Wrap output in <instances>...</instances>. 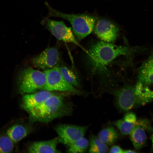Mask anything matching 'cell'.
Wrapping results in <instances>:
<instances>
[{
  "label": "cell",
  "instance_id": "6da1fadb",
  "mask_svg": "<svg viewBox=\"0 0 153 153\" xmlns=\"http://www.w3.org/2000/svg\"><path fill=\"white\" fill-rule=\"evenodd\" d=\"M72 111L71 103L63 96L54 94L28 112L32 121L47 123L70 114Z\"/></svg>",
  "mask_w": 153,
  "mask_h": 153
},
{
  "label": "cell",
  "instance_id": "7a4b0ae2",
  "mask_svg": "<svg viewBox=\"0 0 153 153\" xmlns=\"http://www.w3.org/2000/svg\"><path fill=\"white\" fill-rule=\"evenodd\" d=\"M138 49L102 41L93 45L87 54L92 66L96 69L101 70H103L107 65L118 57L128 56L136 52Z\"/></svg>",
  "mask_w": 153,
  "mask_h": 153
},
{
  "label": "cell",
  "instance_id": "3957f363",
  "mask_svg": "<svg viewBox=\"0 0 153 153\" xmlns=\"http://www.w3.org/2000/svg\"><path fill=\"white\" fill-rule=\"evenodd\" d=\"M135 88L137 105L153 100V53L139 67Z\"/></svg>",
  "mask_w": 153,
  "mask_h": 153
},
{
  "label": "cell",
  "instance_id": "277c9868",
  "mask_svg": "<svg viewBox=\"0 0 153 153\" xmlns=\"http://www.w3.org/2000/svg\"><path fill=\"white\" fill-rule=\"evenodd\" d=\"M45 3L49 11L46 17H57L67 20L71 25L73 31L79 40L84 39L92 32L96 21L94 17L85 14L65 13L54 8L47 2Z\"/></svg>",
  "mask_w": 153,
  "mask_h": 153
},
{
  "label": "cell",
  "instance_id": "5b68a950",
  "mask_svg": "<svg viewBox=\"0 0 153 153\" xmlns=\"http://www.w3.org/2000/svg\"><path fill=\"white\" fill-rule=\"evenodd\" d=\"M46 82L44 72L31 68H27L19 74L17 86L19 92L21 94L33 93L37 90L43 89Z\"/></svg>",
  "mask_w": 153,
  "mask_h": 153
},
{
  "label": "cell",
  "instance_id": "8992f818",
  "mask_svg": "<svg viewBox=\"0 0 153 153\" xmlns=\"http://www.w3.org/2000/svg\"><path fill=\"white\" fill-rule=\"evenodd\" d=\"M44 73L46 76V82L43 90L49 91H57L75 94L79 93L73 85L64 79L58 67L56 66L46 70Z\"/></svg>",
  "mask_w": 153,
  "mask_h": 153
},
{
  "label": "cell",
  "instance_id": "52a82bcc",
  "mask_svg": "<svg viewBox=\"0 0 153 153\" xmlns=\"http://www.w3.org/2000/svg\"><path fill=\"white\" fill-rule=\"evenodd\" d=\"M42 23L57 39L73 43L80 47L87 54L88 53V51L76 41L71 27H67L62 21H55L46 17L42 21Z\"/></svg>",
  "mask_w": 153,
  "mask_h": 153
},
{
  "label": "cell",
  "instance_id": "ba28073f",
  "mask_svg": "<svg viewBox=\"0 0 153 153\" xmlns=\"http://www.w3.org/2000/svg\"><path fill=\"white\" fill-rule=\"evenodd\" d=\"M115 104L118 109L127 112L137 105L135 85L127 84L113 92Z\"/></svg>",
  "mask_w": 153,
  "mask_h": 153
},
{
  "label": "cell",
  "instance_id": "9c48e42d",
  "mask_svg": "<svg viewBox=\"0 0 153 153\" xmlns=\"http://www.w3.org/2000/svg\"><path fill=\"white\" fill-rule=\"evenodd\" d=\"M88 128L87 126L70 124H60L56 128L58 142L67 146L84 137Z\"/></svg>",
  "mask_w": 153,
  "mask_h": 153
},
{
  "label": "cell",
  "instance_id": "30bf717a",
  "mask_svg": "<svg viewBox=\"0 0 153 153\" xmlns=\"http://www.w3.org/2000/svg\"><path fill=\"white\" fill-rule=\"evenodd\" d=\"M60 60V54L55 47H48L33 58L32 64L43 69H48L56 66Z\"/></svg>",
  "mask_w": 153,
  "mask_h": 153
},
{
  "label": "cell",
  "instance_id": "8fae6325",
  "mask_svg": "<svg viewBox=\"0 0 153 153\" xmlns=\"http://www.w3.org/2000/svg\"><path fill=\"white\" fill-rule=\"evenodd\" d=\"M149 121L146 119L137 120L136 125L129 134V137L135 148L137 150L142 148L147 140L146 131H152Z\"/></svg>",
  "mask_w": 153,
  "mask_h": 153
},
{
  "label": "cell",
  "instance_id": "7c38bea8",
  "mask_svg": "<svg viewBox=\"0 0 153 153\" xmlns=\"http://www.w3.org/2000/svg\"><path fill=\"white\" fill-rule=\"evenodd\" d=\"M94 31L102 41L109 42H114L118 35V27L110 21L105 19L97 21L95 24Z\"/></svg>",
  "mask_w": 153,
  "mask_h": 153
},
{
  "label": "cell",
  "instance_id": "4fadbf2b",
  "mask_svg": "<svg viewBox=\"0 0 153 153\" xmlns=\"http://www.w3.org/2000/svg\"><path fill=\"white\" fill-rule=\"evenodd\" d=\"M54 94L51 91L44 90L33 93L26 94L22 98V106L29 112Z\"/></svg>",
  "mask_w": 153,
  "mask_h": 153
},
{
  "label": "cell",
  "instance_id": "5bb4252c",
  "mask_svg": "<svg viewBox=\"0 0 153 153\" xmlns=\"http://www.w3.org/2000/svg\"><path fill=\"white\" fill-rule=\"evenodd\" d=\"M58 142V137L46 141L36 142L31 145L28 152L31 153L59 152L57 148Z\"/></svg>",
  "mask_w": 153,
  "mask_h": 153
},
{
  "label": "cell",
  "instance_id": "9a60e30c",
  "mask_svg": "<svg viewBox=\"0 0 153 153\" xmlns=\"http://www.w3.org/2000/svg\"><path fill=\"white\" fill-rule=\"evenodd\" d=\"M28 129L23 125L16 124L9 127L7 131V135L14 143H16L28 134Z\"/></svg>",
  "mask_w": 153,
  "mask_h": 153
},
{
  "label": "cell",
  "instance_id": "2e32d148",
  "mask_svg": "<svg viewBox=\"0 0 153 153\" xmlns=\"http://www.w3.org/2000/svg\"><path fill=\"white\" fill-rule=\"evenodd\" d=\"M118 134L114 128L112 126L103 129L98 134V138L107 145H111L117 140Z\"/></svg>",
  "mask_w": 153,
  "mask_h": 153
},
{
  "label": "cell",
  "instance_id": "e0dca14e",
  "mask_svg": "<svg viewBox=\"0 0 153 153\" xmlns=\"http://www.w3.org/2000/svg\"><path fill=\"white\" fill-rule=\"evenodd\" d=\"M90 144L88 151L90 153H106L108 150L107 145L95 135H92L90 137Z\"/></svg>",
  "mask_w": 153,
  "mask_h": 153
},
{
  "label": "cell",
  "instance_id": "ac0fdd59",
  "mask_svg": "<svg viewBox=\"0 0 153 153\" xmlns=\"http://www.w3.org/2000/svg\"><path fill=\"white\" fill-rule=\"evenodd\" d=\"M88 146V141L83 137L68 146L67 151L70 153H83L87 151Z\"/></svg>",
  "mask_w": 153,
  "mask_h": 153
},
{
  "label": "cell",
  "instance_id": "d6986e66",
  "mask_svg": "<svg viewBox=\"0 0 153 153\" xmlns=\"http://www.w3.org/2000/svg\"><path fill=\"white\" fill-rule=\"evenodd\" d=\"M59 67L61 75L66 81L75 87H80L78 78L73 71L65 66Z\"/></svg>",
  "mask_w": 153,
  "mask_h": 153
},
{
  "label": "cell",
  "instance_id": "ffe728a7",
  "mask_svg": "<svg viewBox=\"0 0 153 153\" xmlns=\"http://www.w3.org/2000/svg\"><path fill=\"white\" fill-rule=\"evenodd\" d=\"M130 123L124 120L123 119L118 120L113 123V124L117 128L121 134L124 135H129L137 124Z\"/></svg>",
  "mask_w": 153,
  "mask_h": 153
},
{
  "label": "cell",
  "instance_id": "44dd1931",
  "mask_svg": "<svg viewBox=\"0 0 153 153\" xmlns=\"http://www.w3.org/2000/svg\"><path fill=\"white\" fill-rule=\"evenodd\" d=\"M14 143L7 135H0V153H10L13 150Z\"/></svg>",
  "mask_w": 153,
  "mask_h": 153
},
{
  "label": "cell",
  "instance_id": "7402d4cb",
  "mask_svg": "<svg viewBox=\"0 0 153 153\" xmlns=\"http://www.w3.org/2000/svg\"><path fill=\"white\" fill-rule=\"evenodd\" d=\"M123 119L126 121L132 123H136L137 120L136 115L132 112L126 113Z\"/></svg>",
  "mask_w": 153,
  "mask_h": 153
},
{
  "label": "cell",
  "instance_id": "603a6c76",
  "mask_svg": "<svg viewBox=\"0 0 153 153\" xmlns=\"http://www.w3.org/2000/svg\"><path fill=\"white\" fill-rule=\"evenodd\" d=\"M110 153H124V150H123L119 146L117 145L113 146L110 149Z\"/></svg>",
  "mask_w": 153,
  "mask_h": 153
},
{
  "label": "cell",
  "instance_id": "cb8c5ba5",
  "mask_svg": "<svg viewBox=\"0 0 153 153\" xmlns=\"http://www.w3.org/2000/svg\"><path fill=\"white\" fill-rule=\"evenodd\" d=\"M150 139L152 141V147L151 148V151H153V129L152 134L151 136Z\"/></svg>",
  "mask_w": 153,
  "mask_h": 153
},
{
  "label": "cell",
  "instance_id": "d4e9b609",
  "mask_svg": "<svg viewBox=\"0 0 153 153\" xmlns=\"http://www.w3.org/2000/svg\"><path fill=\"white\" fill-rule=\"evenodd\" d=\"M136 152H135L133 150H124V153H136Z\"/></svg>",
  "mask_w": 153,
  "mask_h": 153
}]
</instances>
